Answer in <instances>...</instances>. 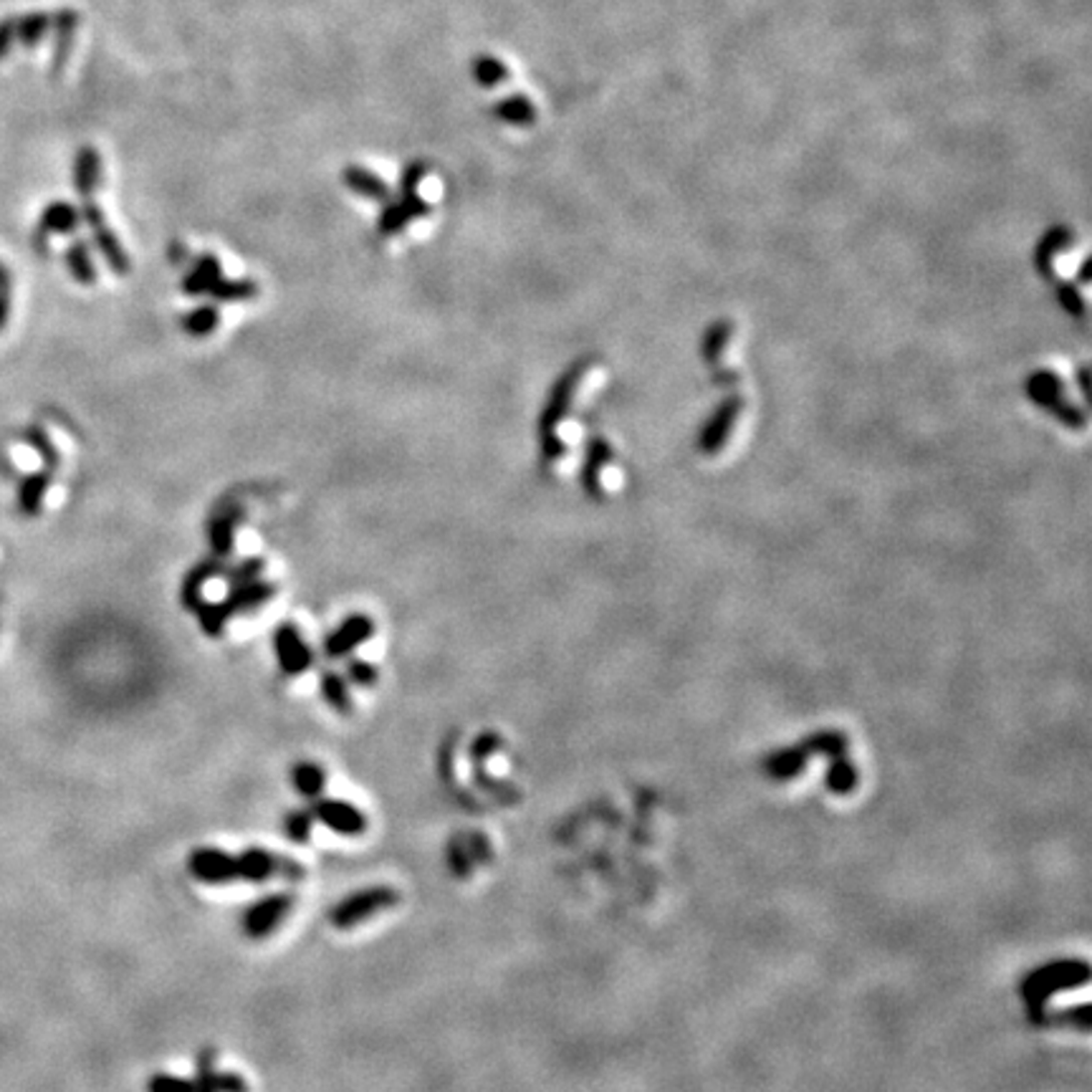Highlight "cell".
<instances>
[{
    "mask_svg": "<svg viewBox=\"0 0 1092 1092\" xmlns=\"http://www.w3.org/2000/svg\"><path fill=\"white\" fill-rule=\"evenodd\" d=\"M1037 266L1049 281L1059 284V302H1062V307L1070 314H1075V317H1085L1087 304L1077 294L1075 286H1087L1090 269H1087L1085 256L1075 259V251H1072L1067 231H1054L1044 238L1037 251Z\"/></svg>",
    "mask_w": 1092,
    "mask_h": 1092,
    "instance_id": "cell-1",
    "label": "cell"
},
{
    "mask_svg": "<svg viewBox=\"0 0 1092 1092\" xmlns=\"http://www.w3.org/2000/svg\"><path fill=\"white\" fill-rule=\"evenodd\" d=\"M587 369H589V362H576L574 367L566 369V372L556 379L554 387H551L549 400H546V405H544L542 410V417H539V453H542V463L546 468H551L554 463H559L561 458H564L566 443L559 435V425L569 417Z\"/></svg>",
    "mask_w": 1092,
    "mask_h": 1092,
    "instance_id": "cell-2",
    "label": "cell"
},
{
    "mask_svg": "<svg viewBox=\"0 0 1092 1092\" xmlns=\"http://www.w3.org/2000/svg\"><path fill=\"white\" fill-rule=\"evenodd\" d=\"M1087 982H1090V964L1087 961L1059 959L1039 967L1037 972H1032L1021 982V999H1024L1026 1011H1029V1019L1042 1024L1044 1006L1054 993L1065 991V988L1085 986Z\"/></svg>",
    "mask_w": 1092,
    "mask_h": 1092,
    "instance_id": "cell-3",
    "label": "cell"
},
{
    "mask_svg": "<svg viewBox=\"0 0 1092 1092\" xmlns=\"http://www.w3.org/2000/svg\"><path fill=\"white\" fill-rule=\"evenodd\" d=\"M397 903H400V890L397 888H392V885H369V888H359L354 893L344 895L329 911V923L336 931H351V928L392 911Z\"/></svg>",
    "mask_w": 1092,
    "mask_h": 1092,
    "instance_id": "cell-4",
    "label": "cell"
},
{
    "mask_svg": "<svg viewBox=\"0 0 1092 1092\" xmlns=\"http://www.w3.org/2000/svg\"><path fill=\"white\" fill-rule=\"evenodd\" d=\"M238 860V878L243 883H269V880L281 878L289 883H299L307 878V867L289 855L269 850V847H246L236 855Z\"/></svg>",
    "mask_w": 1092,
    "mask_h": 1092,
    "instance_id": "cell-5",
    "label": "cell"
},
{
    "mask_svg": "<svg viewBox=\"0 0 1092 1092\" xmlns=\"http://www.w3.org/2000/svg\"><path fill=\"white\" fill-rule=\"evenodd\" d=\"M297 898L289 890L261 895L241 913V934L251 941H264L279 931L281 923L292 916Z\"/></svg>",
    "mask_w": 1092,
    "mask_h": 1092,
    "instance_id": "cell-6",
    "label": "cell"
},
{
    "mask_svg": "<svg viewBox=\"0 0 1092 1092\" xmlns=\"http://www.w3.org/2000/svg\"><path fill=\"white\" fill-rule=\"evenodd\" d=\"M749 417V405L744 397H729L719 410L711 415V420L703 425L701 438H698V448H701L703 456H721V453L729 451V445L734 443V438L742 433L744 423Z\"/></svg>",
    "mask_w": 1092,
    "mask_h": 1092,
    "instance_id": "cell-7",
    "label": "cell"
},
{
    "mask_svg": "<svg viewBox=\"0 0 1092 1092\" xmlns=\"http://www.w3.org/2000/svg\"><path fill=\"white\" fill-rule=\"evenodd\" d=\"M1026 392L1037 402L1039 407H1044L1047 412H1052L1054 417H1059L1067 428H1085V412L1077 410L1075 405H1070L1065 395V384L1057 374L1049 372H1037L1029 377L1026 382Z\"/></svg>",
    "mask_w": 1092,
    "mask_h": 1092,
    "instance_id": "cell-8",
    "label": "cell"
},
{
    "mask_svg": "<svg viewBox=\"0 0 1092 1092\" xmlns=\"http://www.w3.org/2000/svg\"><path fill=\"white\" fill-rule=\"evenodd\" d=\"M187 873L203 885H231L241 883L238 878V860L233 852L223 847H195L185 860Z\"/></svg>",
    "mask_w": 1092,
    "mask_h": 1092,
    "instance_id": "cell-9",
    "label": "cell"
},
{
    "mask_svg": "<svg viewBox=\"0 0 1092 1092\" xmlns=\"http://www.w3.org/2000/svg\"><path fill=\"white\" fill-rule=\"evenodd\" d=\"M309 809H312L317 822H322L327 829L339 834V837H359V834L367 832L369 827L367 814H364L354 801L322 794L319 799H314V804Z\"/></svg>",
    "mask_w": 1092,
    "mask_h": 1092,
    "instance_id": "cell-10",
    "label": "cell"
},
{
    "mask_svg": "<svg viewBox=\"0 0 1092 1092\" xmlns=\"http://www.w3.org/2000/svg\"><path fill=\"white\" fill-rule=\"evenodd\" d=\"M615 471H617V456H615V448L609 445V440L604 438L589 440L587 453H584L582 484H584V491H587L594 501L609 499V494H612L609 476H612Z\"/></svg>",
    "mask_w": 1092,
    "mask_h": 1092,
    "instance_id": "cell-11",
    "label": "cell"
},
{
    "mask_svg": "<svg viewBox=\"0 0 1092 1092\" xmlns=\"http://www.w3.org/2000/svg\"><path fill=\"white\" fill-rule=\"evenodd\" d=\"M274 653L284 676H304L314 665V650L294 622H281L274 632Z\"/></svg>",
    "mask_w": 1092,
    "mask_h": 1092,
    "instance_id": "cell-12",
    "label": "cell"
},
{
    "mask_svg": "<svg viewBox=\"0 0 1092 1092\" xmlns=\"http://www.w3.org/2000/svg\"><path fill=\"white\" fill-rule=\"evenodd\" d=\"M82 215L84 220H87V226L92 228L94 243H97V248H100L102 256H105L107 266H109L116 276L129 274V256H126L124 246H121V241L116 238V233L107 226V218L105 213H102L100 205L94 203L92 198H87V203H84L82 208Z\"/></svg>",
    "mask_w": 1092,
    "mask_h": 1092,
    "instance_id": "cell-13",
    "label": "cell"
},
{
    "mask_svg": "<svg viewBox=\"0 0 1092 1092\" xmlns=\"http://www.w3.org/2000/svg\"><path fill=\"white\" fill-rule=\"evenodd\" d=\"M374 635V620L362 612H354V615L344 617L329 635L325 637V655L329 660H339L344 655H349L351 650L359 648L362 642H367Z\"/></svg>",
    "mask_w": 1092,
    "mask_h": 1092,
    "instance_id": "cell-14",
    "label": "cell"
},
{
    "mask_svg": "<svg viewBox=\"0 0 1092 1092\" xmlns=\"http://www.w3.org/2000/svg\"><path fill=\"white\" fill-rule=\"evenodd\" d=\"M430 208L428 203H425L417 192H410V195H402L400 203H392L387 205V208L382 210V215H379L377 220V233L384 238H390V236H397V233L402 231V228L410 223V220L415 218H423V215H428Z\"/></svg>",
    "mask_w": 1092,
    "mask_h": 1092,
    "instance_id": "cell-15",
    "label": "cell"
},
{
    "mask_svg": "<svg viewBox=\"0 0 1092 1092\" xmlns=\"http://www.w3.org/2000/svg\"><path fill=\"white\" fill-rule=\"evenodd\" d=\"M241 522H246V511L241 506H233L228 511H220L218 517L210 522L208 527V542L210 551H213L215 559L226 561L233 554V544H236V529L241 527Z\"/></svg>",
    "mask_w": 1092,
    "mask_h": 1092,
    "instance_id": "cell-16",
    "label": "cell"
},
{
    "mask_svg": "<svg viewBox=\"0 0 1092 1092\" xmlns=\"http://www.w3.org/2000/svg\"><path fill=\"white\" fill-rule=\"evenodd\" d=\"M223 569H226V564H223L220 559H215V556L198 561V564L192 566V569L187 571L185 576H182V584H180L182 607L190 609V612H198L200 604L205 602V597H203L205 584H208L213 576L223 574Z\"/></svg>",
    "mask_w": 1092,
    "mask_h": 1092,
    "instance_id": "cell-17",
    "label": "cell"
},
{
    "mask_svg": "<svg viewBox=\"0 0 1092 1092\" xmlns=\"http://www.w3.org/2000/svg\"><path fill=\"white\" fill-rule=\"evenodd\" d=\"M220 279H223V264H220V259L215 253H203V256L192 261L190 271L182 276L180 289L187 297H203V294H210V289Z\"/></svg>",
    "mask_w": 1092,
    "mask_h": 1092,
    "instance_id": "cell-18",
    "label": "cell"
},
{
    "mask_svg": "<svg viewBox=\"0 0 1092 1092\" xmlns=\"http://www.w3.org/2000/svg\"><path fill=\"white\" fill-rule=\"evenodd\" d=\"M276 582L269 579H253V582L241 584V587H231L228 592L226 604L231 607L233 615H246V612H256L259 607H264L266 602L276 597Z\"/></svg>",
    "mask_w": 1092,
    "mask_h": 1092,
    "instance_id": "cell-19",
    "label": "cell"
},
{
    "mask_svg": "<svg viewBox=\"0 0 1092 1092\" xmlns=\"http://www.w3.org/2000/svg\"><path fill=\"white\" fill-rule=\"evenodd\" d=\"M807 752L796 744V747H789V749H779V752L774 754H768L766 759H764L762 768H764V774L768 776V779H774V781H791L796 779V776L807 768Z\"/></svg>",
    "mask_w": 1092,
    "mask_h": 1092,
    "instance_id": "cell-20",
    "label": "cell"
},
{
    "mask_svg": "<svg viewBox=\"0 0 1092 1092\" xmlns=\"http://www.w3.org/2000/svg\"><path fill=\"white\" fill-rule=\"evenodd\" d=\"M79 226V213L74 205L69 203H51L44 210L39 220V231H36V248L41 253H46V243H49V233H72Z\"/></svg>",
    "mask_w": 1092,
    "mask_h": 1092,
    "instance_id": "cell-21",
    "label": "cell"
},
{
    "mask_svg": "<svg viewBox=\"0 0 1092 1092\" xmlns=\"http://www.w3.org/2000/svg\"><path fill=\"white\" fill-rule=\"evenodd\" d=\"M292 786L304 799H319L327 789V768L312 759H302L292 766Z\"/></svg>",
    "mask_w": 1092,
    "mask_h": 1092,
    "instance_id": "cell-22",
    "label": "cell"
},
{
    "mask_svg": "<svg viewBox=\"0 0 1092 1092\" xmlns=\"http://www.w3.org/2000/svg\"><path fill=\"white\" fill-rule=\"evenodd\" d=\"M319 693H322L325 703L334 714L351 716V711H354V698H351L349 683H346L344 676L334 673V670H325L322 673V678H319Z\"/></svg>",
    "mask_w": 1092,
    "mask_h": 1092,
    "instance_id": "cell-23",
    "label": "cell"
},
{
    "mask_svg": "<svg viewBox=\"0 0 1092 1092\" xmlns=\"http://www.w3.org/2000/svg\"><path fill=\"white\" fill-rule=\"evenodd\" d=\"M341 180H344V185L349 187L351 192H357V195H362V198L379 200V203H384V200L390 198V187L384 185L382 177L364 170V167H357V165L346 167V170L341 172Z\"/></svg>",
    "mask_w": 1092,
    "mask_h": 1092,
    "instance_id": "cell-24",
    "label": "cell"
},
{
    "mask_svg": "<svg viewBox=\"0 0 1092 1092\" xmlns=\"http://www.w3.org/2000/svg\"><path fill=\"white\" fill-rule=\"evenodd\" d=\"M51 473L54 471H39L34 476H26L21 481V489H18V509L26 514V517H39L41 504H44V496L51 486Z\"/></svg>",
    "mask_w": 1092,
    "mask_h": 1092,
    "instance_id": "cell-25",
    "label": "cell"
},
{
    "mask_svg": "<svg viewBox=\"0 0 1092 1092\" xmlns=\"http://www.w3.org/2000/svg\"><path fill=\"white\" fill-rule=\"evenodd\" d=\"M857 781H860V774H857V766L850 762V759L845 757L829 759V766L827 771H824V786H827L829 794L834 796L852 794V791L857 789Z\"/></svg>",
    "mask_w": 1092,
    "mask_h": 1092,
    "instance_id": "cell-26",
    "label": "cell"
},
{
    "mask_svg": "<svg viewBox=\"0 0 1092 1092\" xmlns=\"http://www.w3.org/2000/svg\"><path fill=\"white\" fill-rule=\"evenodd\" d=\"M804 752H807V757H827V759H837V757H845L847 752V739L845 734H840V731H814L812 736H807L804 742L799 744Z\"/></svg>",
    "mask_w": 1092,
    "mask_h": 1092,
    "instance_id": "cell-27",
    "label": "cell"
},
{
    "mask_svg": "<svg viewBox=\"0 0 1092 1092\" xmlns=\"http://www.w3.org/2000/svg\"><path fill=\"white\" fill-rule=\"evenodd\" d=\"M261 294L259 284L253 279H223L210 289V297L215 304H238V302H251Z\"/></svg>",
    "mask_w": 1092,
    "mask_h": 1092,
    "instance_id": "cell-28",
    "label": "cell"
},
{
    "mask_svg": "<svg viewBox=\"0 0 1092 1092\" xmlns=\"http://www.w3.org/2000/svg\"><path fill=\"white\" fill-rule=\"evenodd\" d=\"M218 325H220V312L215 304H200V307L192 309L190 314H185V319L180 322L182 331L195 336V339L210 336L215 329H218Z\"/></svg>",
    "mask_w": 1092,
    "mask_h": 1092,
    "instance_id": "cell-29",
    "label": "cell"
},
{
    "mask_svg": "<svg viewBox=\"0 0 1092 1092\" xmlns=\"http://www.w3.org/2000/svg\"><path fill=\"white\" fill-rule=\"evenodd\" d=\"M195 615H198L200 630H203L208 637H223L226 625L236 617L231 612V607L226 604V599H218V602H203Z\"/></svg>",
    "mask_w": 1092,
    "mask_h": 1092,
    "instance_id": "cell-30",
    "label": "cell"
},
{
    "mask_svg": "<svg viewBox=\"0 0 1092 1092\" xmlns=\"http://www.w3.org/2000/svg\"><path fill=\"white\" fill-rule=\"evenodd\" d=\"M314 814L312 809H292V812H286L284 819H281V827H284V834H286V840L294 842V845H307L309 840H312V832H314Z\"/></svg>",
    "mask_w": 1092,
    "mask_h": 1092,
    "instance_id": "cell-31",
    "label": "cell"
},
{
    "mask_svg": "<svg viewBox=\"0 0 1092 1092\" xmlns=\"http://www.w3.org/2000/svg\"><path fill=\"white\" fill-rule=\"evenodd\" d=\"M67 266L72 271L74 279L82 286H94L97 284V269L92 264V253L84 241H74L67 251Z\"/></svg>",
    "mask_w": 1092,
    "mask_h": 1092,
    "instance_id": "cell-32",
    "label": "cell"
},
{
    "mask_svg": "<svg viewBox=\"0 0 1092 1092\" xmlns=\"http://www.w3.org/2000/svg\"><path fill=\"white\" fill-rule=\"evenodd\" d=\"M100 170H102L100 154L94 152V149H82V152H79L74 175H77V190L82 192L84 198H92L94 187H97V182H100Z\"/></svg>",
    "mask_w": 1092,
    "mask_h": 1092,
    "instance_id": "cell-33",
    "label": "cell"
},
{
    "mask_svg": "<svg viewBox=\"0 0 1092 1092\" xmlns=\"http://www.w3.org/2000/svg\"><path fill=\"white\" fill-rule=\"evenodd\" d=\"M26 440L36 448V453L41 456V461L46 463V468L49 471H56V468L61 466V453L56 451V445L51 443L49 433H46L41 425H31V428L26 430Z\"/></svg>",
    "mask_w": 1092,
    "mask_h": 1092,
    "instance_id": "cell-34",
    "label": "cell"
},
{
    "mask_svg": "<svg viewBox=\"0 0 1092 1092\" xmlns=\"http://www.w3.org/2000/svg\"><path fill=\"white\" fill-rule=\"evenodd\" d=\"M215 1054L213 1049H200L195 1059V1077H192V1092H218L215 1090Z\"/></svg>",
    "mask_w": 1092,
    "mask_h": 1092,
    "instance_id": "cell-35",
    "label": "cell"
},
{
    "mask_svg": "<svg viewBox=\"0 0 1092 1092\" xmlns=\"http://www.w3.org/2000/svg\"><path fill=\"white\" fill-rule=\"evenodd\" d=\"M266 571V559L261 556H248V559L238 561L236 566L226 571V579L231 587H241V584L253 582V579H261Z\"/></svg>",
    "mask_w": 1092,
    "mask_h": 1092,
    "instance_id": "cell-36",
    "label": "cell"
},
{
    "mask_svg": "<svg viewBox=\"0 0 1092 1092\" xmlns=\"http://www.w3.org/2000/svg\"><path fill=\"white\" fill-rule=\"evenodd\" d=\"M445 862H448L451 873L456 875L458 880L471 878L473 860H471V855H468V850H466V845H463L461 837H453V840L448 842V850H445Z\"/></svg>",
    "mask_w": 1092,
    "mask_h": 1092,
    "instance_id": "cell-37",
    "label": "cell"
},
{
    "mask_svg": "<svg viewBox=\"0 0 1092 1092\" xmlns=\"http://www.w3.org/2000/svg\"><path fill=\"white\" fill-rule=\"evenodd\" d=\"M379 681V673L369 660L349 658L346 660V683L357 688H372Z\"/></svg>",
    "mask_w": 1092,
    "mask_h": 1092,
    "instance_id": "cell-38",
    "label": "cell"
},
{
    "mask_svg": "<svg viewBox=\"0 0 1092 1092\" xmlns=\"http://www.w3.org/2000/svg\"><path fill=\"white\" fill-rule=\"evenodd\" d=\"M501 744L504 742H501V736L496 734V731H484V734H478L476 742L471 744V762L476 764V766H481L486 759L494 757V754L499 752Z\"/></svg>",
    "mask_w": 1092,
    "mask_h": 1092,
    "instance_id": "cell-39",
    "label": "cell"
},
{
    "mask_svg": "<svg viewBox=\"0 0 1092 1092\" xmlns=\"http://www.w3.org/2000/svg\"><path fill=\"white\" fill-rule=\"evenodd\" d=\"M463 845H466L468 855H471L473 865H486V862L494 860V852H491V842L486 834L481 832H468L461 837Z\"/></svg>",
    "mask_w": 1092,
    "mask_h": 1092,
    "instance_id": "cell-40",
    "label": "cell"
},
{
    "mask_svg": "<svg viewBox=\"0 0 1092 1092\" xmlns=\"http://www.w3.org/2000/svg\"><path fill=\"white\" fill-rule=\"evenodd\" d=\"M147 1092H192V1080L167 1072H154L147 1080Z\"/></svg>",
    "mask_w": 1092,
    "mask_h": 1092,
    "instance_id": "cell-41",
    "label": "cell"
},
{
    "mask_svg": "<svg viewBox=\"0 0 1092 1092\" xmlns=\"http://www.w3.org/2000/svg\"><path fill=\"white\" fill-rule=\"evenodd\" d=\"M213 1082H215V1090H218V1092H248V1082L243 1080L238 1072H231V1070L218 1072V1070H215Z\"/></svg>",
    "mask_w": 1092,
    "mask_h": 1092,
    "instance_id": "cell-42",
    "label": "cell"
},
{
    "mask_svg": "<svg viewBox=\"0 0 1092 1092\" xmlns=\"http://www.w3.org/2000/svg\"><path fill=\"white\" fill-rule=\"evenodd\" d=\"M0 289H11V276H8L6 266H0Z\"/></svg>",
    "mask_w": 1092,
    "mask_h": 1092,
    "instance_id": "cell-43",
    "label": "cell"
}]
</instances>
